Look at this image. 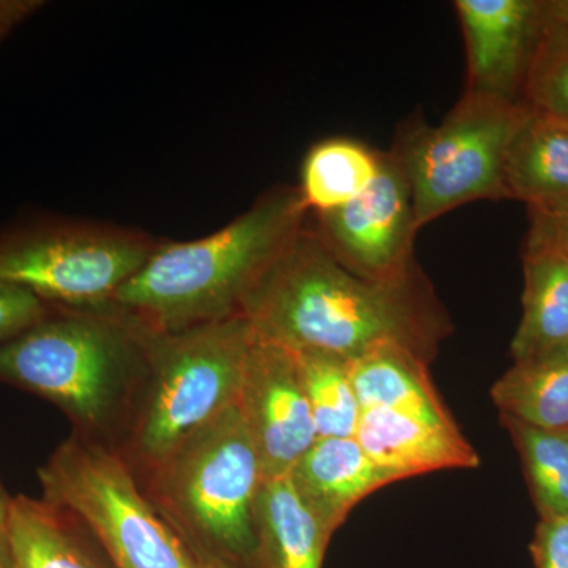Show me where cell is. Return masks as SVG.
<instances>
[{"instance_id": "obj_1", "label": "cell", "mask_w": 568, "mask_h": 568, "mask_svg": "<svg viewBox=\"0 0 568 568\" xmlns=\"http://www.w3.org/2000/svg\"><path fill=\"white\" fill-rule=\"evenodd\" d=\"M241 313L257 338L345 361L394 343L429 364L450 328L422 272L402 283L369 282L343 267L306 224Z\"/></svg>"}, {"instance_id": "obj_2", "label": "cell", "mask_w": 568, "mask_h": 568, "mask_svg": "<svg viewBox=\"0 0 568 568\" xmlns=\"http://www.w3.org/2000/svg\"><path fill=\"white\" fill-rule=\"evenodd\" d=\"M308 212L301 190L276 186L207 237L156 245L111 304L153 332L239 315L304 230Z\"/></svg>"}, {"instance_id": "obj_3", "label": "cell", "mask_w": 568, "mask_h": 568, "mask_svg": "<svg viewBox=\"0 0 568 568\" xmlns=\"http://www.w3.org/2000/svg\"><path fill=\"white\" fill-rule=\"evenodd\" d=\"M149 334L112 304L51 310L0 342V381L54 403L78 425L102 428L140 386Z\"/></svg>"}, {"instance_id": "obj_4", "label": "cell", "mask_w": 568, "mask_h": 568, "mask_svg": "<svg viewBox=\"0 0 568 568\" xmlns=\"http://www.w3.org/2000/svg\"><path fill=\"white\" fill-rule=\"evenodd\" d=\"M253 339L242 313L178 332L151 331L130 437V452L142 466L155 469L237 403Z\"/></svg>"}, {"instance_id": "obj_5", "label": "cell", "mask_w": 568, "mask_h": 568, "mask_svg": "<svg viewBox=\"0 0 568 568\" xmlns=\"http://www.w3.org/2000/svg\"><path fill=\"white\" fill-rule=\"evenodd\" d=\"M151 474L153 504L185 540L253 567L254 500L264 477L237 403L183 440Z\"/></svg>"}, {"instance_id": "obj_6", "label": "cell", "mask_w": 568, "mask_h": 568, "mask_svg": "<svg viewBox=\"0 0 568 568\" xmlns=\"http://www.w3.org/2000/svg\"><path fill=\"white\" fill-rule=\"evenodd\" d=\"M39 480L43 499L89 528L114 568H197L119 452L73 435L40 467Z\"/></svg>"}, {"instance_id": "obj_7", "label": "cell", "mask_w": 568, "mask_h": 568, "mask_svg": "<svg viewBox=\"0 0 568 568\" xmlns=\"http://www.w3.org/2000/svg\"><path fill=\"white\" fill-rule=\"evenodd\" d=\"M528 106L465 92L436 126L413 122L392 152L413 192L417 230L462 205L508 200V148Z\"/></svg>"}, {"instance_id": "obj_8", "label": "cell", "mask_w": 568, "mask_h": 568, "mask_svg": "<svg viewBox=\"0 0 568 568\" xmlns=\"http://www.w3.org/2000/svg\"><path fill=\"white\" fill-rule=\"evenodd\" d=\"M156 245L149 235L119 227H58L0 245V283L51 306L110 305Z\"/></svg>"}, {"instance_id": "obj_9", "label": "cell", "mask_w": 568, "mask_h": 568, "mask_svg": "<svg viewBox=\"0 0 568 568\" xmlns=\"http://www.w3.org/2000/svg\"><path fill=\"white\" fill-rule=\"evenodd\" d=\"M315 220L312 230L353 274L376 283H402L420 274L414 257L413 192L394 152H379V173L361 196L315 213Z\"/></svg>"}, {"instance_id": "obj_10", "label": "cell", "mask_w": 568, "mask_h": 568, "mask_svg": "<svg viewBox=\"0 0 568 568\" xmlns=\"http://www.w3.org/2000/svg\"><path fill=\"white\" fill-rule=\"evenodd\" d=\"M237 405L260 455L264 480L290 476L317 440L294 351L254 335Z\"/></svg>"}, {"instance_id": "obj_11", "label": "cell", "mask_w": 568, "mask_h": 568, "mask_svg": "<svg viewBox=\"0 0 568 568\" xmlns=\"http://www.w3.org/2000/svg\"><path fill=\"white\" fill-rule=\"evenodd\" d=\"M467 62V92L521 103L538 37V2L457 0Z\"/></svg>"}, {"instance_id": "obj_12", "label": "cell", "mask_w": 568, "mask_h": 568, "mask_svg": "<svg viewBox=\"0 0 568 568\" xmlns=\"http://www.w3.org/2000/svg\"><path fill=\"white\" fill-rule=\"evenodd\" d=\"M355 439L369 458L403 478L446 469H474L480 458L458 428L387 409L362 410Z\"/></svg>"}, {"instance_id": "obj_13", "label": "cell", "mask_w": 568, "mask_h": 568, "mask_svg": "<svg viewBox=\"0 0 568 568\" xmlns=\"http://www.w3.org/2000/svg\"><path fill=\"white\" fill-rule=\"evenodd\" d=\"M290 476L331 536L362 499L402 480L376 465L355 437L317 439Z\"/></svg>"}, {"instance_id": "obj_14", "label": "cell", "mask_w": 568, "mask_h": 568, "mask_svg": "<svg viewBox=\"0 0 568 568\" xmlns=\"http://www.w3.org/2000/svg\"><path fill=\"white\" fill-rule=\"evenodd\" d=\"M523 316L511 342L515 362L568 351V248L530 230Z\"/></svg>"}, {"instance_id": "obj_15", "label": "cell", "mask_w": 568, "mask_h": 568, "mask_svg": "<svg viewBox=\"0 0 568 568\" xmlns=\"http://www.w3.org/2000/svg\"><path fill=\"white\" fill-rule=\"evenodd\" d=\"M252 568H323L331 534L291 476L265 478L254 500Z\"/></svg>"}, {"instance_id": "obj_16", "label": "cell", "mask_w": 568, "mask_h": 568, "mask_svg": "<svg viewBox=\"0 0 568 568\" xmlns=\"http://www.w3.org/2000/svg\"><path fill=\"white\" fill-rule=\"evenodd\" d=\"M347 365L362 410H394L458 428L433 386L428 362L407 347L388 343L347 361Z\"/></svg>"}, {"instance_id": "obj_17", "label": "cell", "mask_w": 568, "mask_h": 568, "mask_svg": "<svg viewBox=\"0 0 568 568\" xmlns=\"http://www.w3.org/2000/svg\"><path fill=\"white\" fill-rule=\"evenodd\" d=\"M508 197L525 201L530 211L568 205V123L529 110L508 148Z\"/></svg>"}, {"instance_id": "obj_18", "label": "cell", "mask_w": 568, "mask_h": 568, "mask_svg": "<svg viewBox=\"0 0 568 568\" xmlns=\"http://www.w3.org/2000/svg\"><path fill=\"white\" fill-rule=\"evenodd\" d=\"M77 526V519L43 497L14 496L10 568H103L85 548Z\"/></svg>"}, {"instance_id": "obj_19", "label": "cell", "mask_w": 568, "mask_h": 568, "mask_svg": "<svg viewBox=\"0 0 568 568\" xmlns=\"http://www.w3.org/2000/svg\"><path fill=\"white\" fill-rule=\"evenodd\" d=\"M491 398L500 416L568 436V351L515 362Z\"/></svg>"}, {"instance_id": "obj_20", "label": "cell", "mask_w": 568, "mask_h": 568, "mask_svg": "<svg viewBox=\"0 0 568 568\" xmlns=\"http://www.w3.org/2000/svg\"><path fill=\"white\" fill-rule=\"evenodd\" d=\"M377 173L379 152L357 141L335 138L308 152L298 190L310 212H331L361 196Z\"/></svg>"}, {"instance_id": "obj_21", "label": "cell", "mask_w": 568, "mask_h": 568, "mask_svg": "<svg viewBox=\"0 0 568 568\" xmlns=\"http://www.w3.org/2000/svg\"><path fill=\"white\" fill-rule=\"evenodd\" d=\"M514 440L540 519L568 517V436L500 416Z\"/></svg>"}, {"instance_id": "obj_22", "label": "cell", "mask_w": 568, "mask_h": 568, "mask_svg": "<svg viewBox=\"0 0 568 568\" xmlns=\"http://www.w3.org/2000/svg\"><path fill=\"white\" fill-rule=\"evenodd\" d=\"M317 439L354 437L362 416L347 361L323 353H295Z\"/></svg>"}, {"instance_id": "obj_23", "label": "cell", "mask_w": 568, "mask_h": 568, "mask_svg": "<svg viewBox=\"0 0 568 568\" xmlns=\"http://www.w3.org/2000/svg\"><path fill=\"white\" fill-rule=\"evenodd\" d=\"M521 103L538 114L568 123V37L538 28Z\"/></svg>"}, {"instance_id": "obj_24", "label": "cell", "mask_w": 568, "mask_h": 568, "mask_svg": "<svg viewBox=\"0 0 568 568\" xmlns=\"http://www.w3.org/2000/svg\"><path fill=\"white\" fill-rule=\"evenodd\" d=\"M50 313L51 305L44 304L36 295L21 287L0 283V342L21 334Z\"/></svg>"}, {"instance_id": "obj_25", "label": "cell", "mask_w": 568, "mask_h": 568, "mask_svg": "<svg viewBox=\"0 0 568 568\" xmlns=\"http://www.w3.org/2000/svg\"><path fill=\"white\" fill-rule=\"evenodd\" d=\"M530 556L536 568H568V517L540 519Z\"/></svg>"}, {"instance_id": "obj_26", "label": "cell", "mask_w": 568, "mask_h": 568, "mask_svg": "<svg viewBox=\"0 0 568 568\" xmlns=\"http://www.w3.org/2000/svg\"><path fill=\"white\" fill-rule=\"evenodd\" d=\"M532 227L530 230L555 239L568 248V205L548 212L530 211Z\"/></svg>"}, {"instance_id": "obj_27", "label": "cell", "mask_w": 568, "mask_h": 568, "mask_svg": "<svg viewBox=\"0 0 568 568\" xmlns=\"http://www.w3.org/2000/svg\"><path fill=\"white\" fill-rule=\"evenodd\" d=\"M40 6L36 0H0V41Z\"/></svg>"}, {"instance_id": "obj_28", "label": "cell", "mask_w": 568, "mask_h": 568, "mask_svg": "<svg viewBox=\"0 0 568 568\" xmlns=\"http://www.w3.org/2000/svg\"><path fill=\"white\" fill-rule=\"evenodd\" d=\"M538 28L568 37V0L538 2Z\"/></svg>"}, {"instance_id": "obj_29", "label": "cell", "mask_w": 568, "mask_h": 568, "mask_svg": "<svg viewBox=\"0 0 568 568\" xmlns=\"http://www.w3.org/2000/svg\"><path fill=\"white\" fill-rule=\"evenodd\" d=\"M11 504H13V497L7 493L0 481V568L11 567Z\"/></svg>"}, {"instance_id": "obj_30", "label": "cell", "mask_w": 568, "mask_h": 568, "mask_svg": "<svg viewBox=\"0 0 568 568\" xmlns=\"http://www.w3.org/2000/svg\"><path fill=\"white\" fill-rule=\"evenodd\" d=\"M183 540H185V538H183ZM185 544L190 552H192L197 568H242L237 566V564L231 562V560L224 559L222 556L215 555V552L193 544V541L185 540Z\"/></svg>"}, {"instance_id": "obj_31", "label": "cell", "mask_w": 568, "mask_h": 568, "mask_svg": "<svg viewBox=\"0 0 568 568\" xmlns=\"http://www.w3.org/2000/svg\"><path fill=\"white\" fill-rule=\"evenodd\" d=\"M566 248H567V246H566Z\"/></svg>"}]
</instances>
